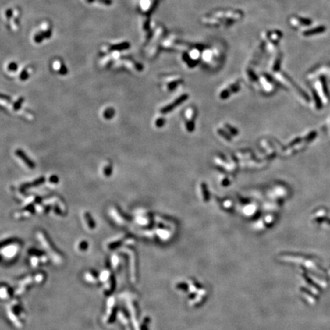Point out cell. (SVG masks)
Here are the masks:
<instances>
[{"label": "cell", "mask_w": 330, "mask_h": 330, "mask_svg": "<svg viewBox=\"0 0 330 330\" xmlns=\"http://www.w3.org/2000/svg\"><path fill=\"white\" fill-rule=\"evenodd\" d=\"M114 113H115V112H114V110L112 109V108H105V110H104L103 112H102V117H103V119H112V117H113Z\"/></svg>", "instance_id": "obj_2"}, {"label": "cell", "mask_w": 330, "mask_h": 330, "mask_svg": "<svg viewBox=\"0 0 330 330\" xmlns=\"http://www.w3.org/2000/svg\"><path fill=\"white\" fill-rule=\"evenodd\" d=\"M102 171L103 176H109L110 174H112V165L109 163L104 164L103 166H102Z\"/></svg>", "instance_id": "obj_3"}, {"label": "cell", "mask_w": 330, "mask_h": 330, "mask_svg": "<svg viewBox=\"0 0 330 330\" xmlns=\"http://www.w3.org/2000/svg\"><path fill=\"white\" fill-rule=\"evenodd\" d=\"M15 154L16 155V157H17L18 158H19V159H20L21 161H22V162L25 164V166H26L28 168L32 169V168H34V163H33L32 161H31V160H30L29 158L26 156V154H24V152L22 151L20 149H17V150L15 151Z\"/></svg>", "instance_id": "obj_1"}]
</instances>
